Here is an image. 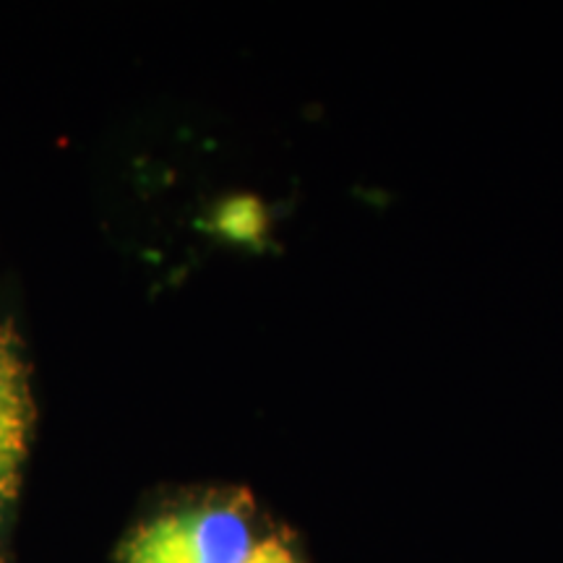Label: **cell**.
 <instances>
[{"label": "cell", "instance_id": "obj_1", "mask_svg": "<svg viewBox=\"0 0 563 563\" xmlns=\"http://www.w3.org/2000/svg\"><path fill=\"white\" fill-rule=\"evenodd\" d=\"M258 540L243 504H207L144 522L121 548L123 563H245Z\"/></svg>", "mask_w": 563, "mask_h": 563}, {"label": "cell", "instance_id": "obj_2", "mask_svg": "<svg viewBox=\"0 0 563 563\" xmlns=\"http://www.w3.org/2000/svg\"><path fill=\"white\" fill-rule=\"evenodd\" d=\"M34 426L30 363L21 336L0 327V514L16 498Z\"/></svg>", "mask_w": 563, "mask_h": 563}, {"label": "cell", "instance_id": "obj_3", "mask_svg": "<svg viewBox=\"0 0 563 563\" xmlns=\"http://www.w3.org/2000/svg\"><path fill=\"white\" fill-rule=\"evenodd\" d=\"M245 563H302V559L285 538L269 534V538L258 540Z\"/></svg>", "mask_w": 563, "mask_h": 563}]
</instances>
